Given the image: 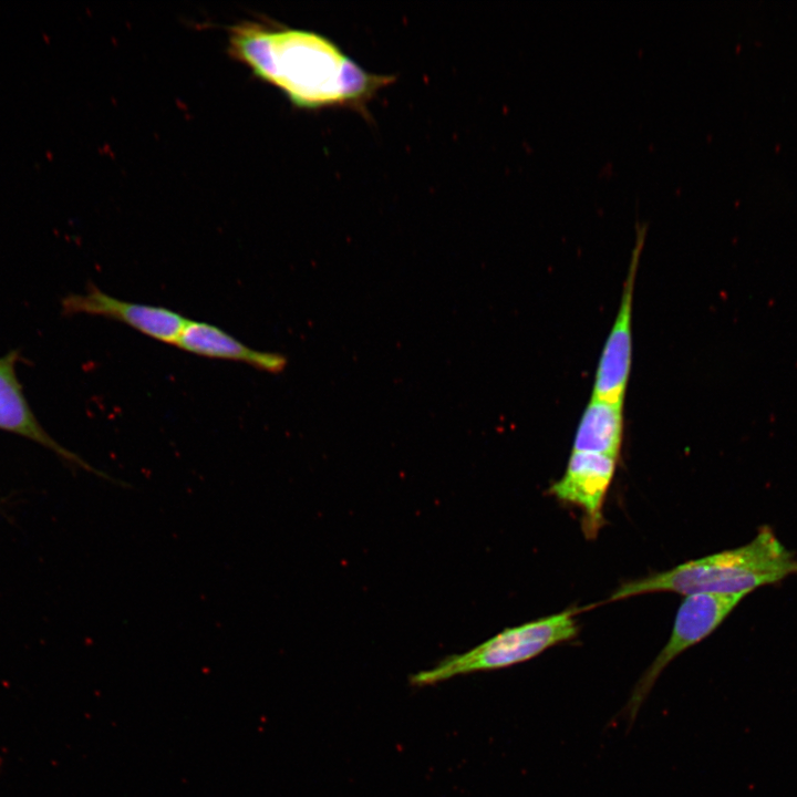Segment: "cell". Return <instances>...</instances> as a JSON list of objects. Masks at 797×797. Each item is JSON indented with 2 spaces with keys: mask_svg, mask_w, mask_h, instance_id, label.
I'll return each mask as SVG.
<instances>
[{
  "mask_svg": "<svg viewBox=\"0 0 797 797\" xmlns=\"http://www.w3.org/2000/svg\"><path fill=\"white\" fill-rule=\"evenodd\" d=\"M19 353L11 351L0 358V429L31 439L54 452L61 458L84 470L101 475L80 456L59 444L43 428L33 413L17 376Z\"/></svg>",
  "mask_w": 797,
  "mask_h": 797,
  "instance_id": "cell-8",
  "label": "cell"
},
{
  "mask_svg": "<svg viewBox=\"0 0 797 797\" xmlns=\"http://www.w3.org/2000/svg\"><path fill=\"white\" fill-rule=\"evenodd\" d=\"M575 614L573 610H565L505 629L465 653L451 655L437 665L413 674L411 683L434 684L459 674L498 670L526 662L557 644L575 639L579 633Z\"/></svg>",
  "mask_w": 797,
  "mask_h": 797,
  "instance_id": "cell-3",
  "label": "cell"
},
{
  "mask_svg": "<svg viewBox=\"0 0 797 797\" xmlns=\"http://www.w3.org/2000/svg\"><path fill=\"white\" fill-rule=\"evenodd\" d=\"M623 437V403L591 397L578 424L572 451L619 458Z\"/></svg>",
  "mask_w": 797,
  "mask_h": 797,
  "instance_id": "cell-10",
  "label": "cell"
},
{
  "mask_svg": "<svg viewBox=\"0 0 797 797\" xmlns=\"http://www.w3.org/2000/svg\"><path fill=\"white\" fill-rule=\"evenodd\" d=\"M746 594L695 593L680 604L667 642L644 671L627 701L622 716L631 724L666 666L689 648L712 634Z\"/></svg>",
  "mask_w": 797,
  "mask_h": 797,
  "instance_id": "cell-4",
  "label": "cell"
},
{
  "mask_svg": "<svg viewBox=\"0 0 797 797\" xmlns=\"http://www.w3.org/2000/svg\"><path fill=\"white\" fill-rule=\"evenodd\" d=\"M68 314L84 313L115 320L157 341L175 345L188 319L172 309L130 302L91 284L84 293H71L62 301Z\"/></svg>",
  "mask_w": 797,
  "mask_h": 797,
  "instance_id": "cell-6",
  "label": "cell"
},
{
  "mask_svg": "<svg viewBox=\"0 0 797 797\" xmlns=\"http://www.w3.org/2000/svg\"><path fill=\"white\" fill-rule=\"evenodd\" d=\"M228 53L258 79L279 89L300 110L368 103L395 81L371 73L328 37L276 23L244 21L229 29Z\"/></svg>",
  "mask_w": 797,
  "mask_h": 797,
  "instance_id": "cell-1",
  "label": "cell"
},
{
  "mask_svg": "<svg viewBox=\"0 0 797 797\" xmlns=\"http://www.w3.org/2000/svg\"><path fill=\"white\" fill-rule=\"evenodd\" d=\"M797 573V556L767 526L747 544L627 581L610 601L653 592L748 594Z\"/></svg>",
  "mask_w": 797,
  "mask_h": 797,
  "instance_id": "cell-2",
  "label": "cell"
},
{
  "mask_svg": "<svg viewBox=\"0 0 797 797\" xmlns=\"http://www.w3.org/2000/svg\"><path fill=\"white\" fill-rule=\"evenodd\" d=\"M175 345L199 356L241 362L273 374L288 365L286 355L252 349L208 322L188 320Z\"/></svg>",
  "mask_w": 797,
  "mask_h": 797,
  "instance_id": "cell-9",
  "label": "cell"
},
{
  "mask_svg": "<svg viewBox=\"0 0 797 797\" xmlns=\"http://www.w3.org/2000/svg\"><path fill=\"white\" fill-rule=\"evenodd\" d=\"M617 462L607 455L572 451L565 474L549 488L558 500L582 510V529L588 538H594L603 525V504Z\"/></svg>",
  "mask_w": 797,
  "mask_h": 797,
  "instance_id": "cell-7",
  "label": "cell"
},
{
  "mask_svg": "<svg viewBox=\"0 0 797 797\" xmlns=\"http://www.w3.org/2000/svg\"><path fill=\"white\" fill-rule=\"evenodd\" d=\"M645 224H636V240L632 251L628 276L624 281L620 307L604 343L596 371L592 396L594 398L623 403L632 360V306L633 290L640 255L642 251Z\"/></svg>",
  "mask_w": 797,
  "mask_h": 797,
  "instance_id": "cell-5",
  "label": "cell"
}]
</instances>
